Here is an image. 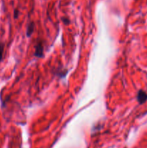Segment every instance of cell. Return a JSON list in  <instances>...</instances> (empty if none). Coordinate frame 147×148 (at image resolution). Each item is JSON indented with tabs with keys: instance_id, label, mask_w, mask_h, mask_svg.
Segmentation results:
<instances>
[{
	"instance_id": "obj_1",
	"label": "cell",
	"mask_w": 147,
	"mask_h": 148,
	"mask_svg": "<svg viewBox=\"0 0 147 148\" xmlns=\"http://www.w3.org/2000/svg\"><path fill=\"white\" fill-rule=\"evenodd\" d=\"M137 101L140 104H143L147 101V93L144 90H139L137 94Z\"/></svg>"
},
{
	"instance_id": "obj_2",
	"label": "cell",
	"mask_w": 147,
	"mask_h": 148,
	"mask_svg": "<svg viewBox=\"0 0 147 148\" xmlns=\"http://www.w3.org/2000/svg\"><path fill=\"white\" fill-rule=\"evenodd\" d=\"M35 56L37 57H42L43 56V46L40 43L36 46Z\"/></svg>"
},
{
	"instance_id": "obj_3",
	"label": "cell",
	"mask_w": 147,
	"mask_h": 148,
	"mask_svg": "<svg viewBox=\"0 0 147 148\" xmlns=\"http://www.w3.org/2000/svg\"><path fill=\"white\" fill-rule=\"evenodd\" d=\"M33 30H34V23H30V24L27 26V37H30L32 35V33H33Z\"/></svg>"
},
{
	"instance_id": "obj_4",
	"label": "cell",
	"mask_w": 147,
	"mask_h": 148,
	"mask_svg": "<svg viewBox=\"0 0 147 148\" xmlns=\"http://www.w3.org/2000/svg\"><path fill=\"white\" fill-rule=\"evenodd\" d=\"M4 43H0V62H1V61L2 60L3 53H4Z\"/></svg>"
},
{
	"instance_id": "obj_5",
	"label": "cell",
	"mask_w": 147,
	"mask_h": 148,
	"mask_svg": "<svg viewBox=\"0 0 147 148\" xmlns=\"http://www.w3.org/2000/svg\"><path fill=\"white\" fill-rule=\"evenodd\" d=\"M18 13H19L18 10H14V18H17V17H18Z\"/></svg>"
}]
</instances>
